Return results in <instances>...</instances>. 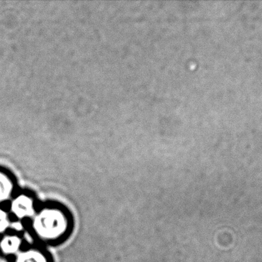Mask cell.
Returning a JSON list of instances; mask_svg holds the SVG:
<instances>
[{
    "instance_id": "cell-1",
    "label": "cell",
    "mask_w": 262,
    "mask_h": 262,
    "mask_svg": "<svg viewBox=\"0 0 262 262\" xmlns=\"http://www.w3.org/2000/svg\"><path fill=\"white\" fill-rule=\"evenodd\" d=\"M65 222L62 214L56 210H46L36 217L35 228L45 237H54L62 232Z\"/></svg>"
},
{
    "instance_id": "cell-2",
    "label": "cell",
    "mask_w": 262,
    "mask_h": 262,
    "mask_svg": "<svg viewBox=\"0 0 262 262\" xmlns=\"http://www.w3.org/2000/svg\"><path fill=\"white\" fill-rule=\"evenodd\" d=\"M13 211L19 217L29 215L33 211V202L26 196H20L13 204Z\"/></svg>"
},
{
    "instance_id": "cell-3",
    "label": "cell",
    "mask_w": 262,
    "mask_h": 262,
    "mask_svg": "<svg viewBox=\"0 0 262 262\" xmlns=\"http://www.w3.org/2000/svg\"><path fill=\"white\" fill-rule=\"evenodd\" d=\"M11 190V181L7 171L0 169V200L7 198Z\"/></svg>"
},
{
    "instance_id": "cell-4",
    "label": "cell",
    "mask_w": 262,
    "mask_h": 262,
    "mask_svg": "<svg viewBox=\"0 0 262 262\" xmlns=\"http://www.w3.org/2000/svg\"><path fill=\"white\" fill-rule=\"evenodd\" d=\"M19 240L16 237H7L3 240L1 247L6 253H13L19 248Z\"/></svg>"
},
{
    "instance_id": "cell-5",
    "label": "cell",
    "mask_w": 262,
    "mask_h": 262,
    "mask_svg": "<svg viewBox=\"0 0 262 262\" xmlns=\"http://www.w3.org/2000/svg\"><path fill=\"white\" fill-rule=\"evenodd\" d=\"M17 262H47L45 257L37 251H29L19 256Z\"/></svg>"
},
{
    "instance_id": "cell-6",
    "label": "cell",
    "mask_w": 262,
    "mask_h": 262,
    "mask_svg": "<svg viewBox=\"0 0 262 262\" xmlns=\"http://www.w3.org/2000/svg\"><path fill=\"white\" fill-rule=\"evenodd\" d=\"M8 225V220H7V214L4 211L0 210V232L4 231Z\"/></svg>"
}]
</instances>
